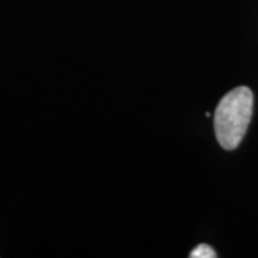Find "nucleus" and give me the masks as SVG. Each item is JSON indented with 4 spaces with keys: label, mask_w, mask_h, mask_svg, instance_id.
Returning <instances> with one entry per match:
<instances>
[{
    "label": "nucleus",
    "mask_w": 258,
    "mask_h": 258,
    "mask_svg": "<svg viewBox=\"0 0 258 258\" xmlns=\"http://www.w3.org/2000/svg\"><path fill=\"white\" fill-rule=\"evenodd\" d=\"M254 96L247 86H238L222 98L214 115L215 137L224 149H235L241 144L252 116Z\"/></svg>",
    "instance_id": "f257e3e1"
},
{
    "label": "nucleus",
    "mask_w": 258,
    "mask_h": 258,
    "mask_svg": "<svg viewBox=\"0 0 258 258\" xmlns=\"http://www.w3.org/2000/svg\"><path fill=\"white\" fill-rule=\"evenodd\" d=\"M191 258H215L217 252L215 249L210 247L208 244H200L197 248H194L189 254Z\"/></svg>",
    "instance_id": "f03ea898"
}]
</instances>
